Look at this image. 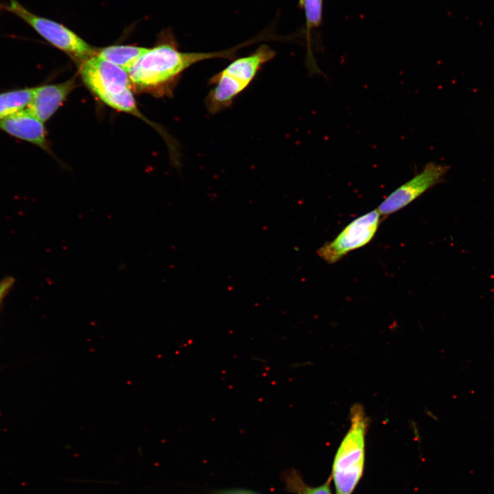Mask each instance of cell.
<instances>
[{"label":"cell","instance_id":"6da1fadb","mask_svg":"<svg viewBox=\"0 0 494 494\" xmlns=\"http://www.w3.org/2000/svg\"><path fill=\"white\" fill-rule=\"evenodd\" d=\"M243 43L229 49L214 52H183L173 41L148 49L127 71L131 82L140 89L170 86L192 65L208 59H233Z\"/></svg>","mask_w":494,"mask_h":494},{"label":"cell","instance_id":"7a4b0ae2","mask_svg":"<svg viewBox=\"0 0 494 494\" xmlns=\"http://www.w3.org/2000/svg\"><path fill=\"white\" fill-rule=\"evenodd\" d=\"M274 56L270 47L263 45L251 54L235 59L212 75L209 84L213 87L204 99L207 111L215 115L231 107L235 99L253 81L261 67Z\"/></svg>","mask_w":494,"mask_h":494},{"label":"cell","instance_id":"3957f363","mask_svg":"<svg viewBox=\"0 0 494 494\" xmlns=\"http://www.w3.org/2000/svg\"><path fill=\"white\" fill-rule=\"evenodd\" d=\"M80 71L86 86L106 104L143 118L137 108L126 71L96 54L80 64Z\"/></svg>","mask_w":494,"mask_h":494},{"label":"cell","instance_id":"277c9868","mask_svg":"<svg viewBox=\"0 0 494 494\" xmlns=\"http://www.w3.org/2000/svg\"><path fill=\"white\" fill-rule=\"evenodd\" d=\"M366 421L360 406L351 410V425L334 457L331 474L336 493L352 494L360 481L365 464Z\"/></svg>","mask_w":494,"mask_h":494},{"label":"cell","instance_id":"5b68a950","mask_svg":"<svg viewBox=\"0 0 494 494\" xmlns=\"http://www.w3.org/2000/svg\"><path fill=\"white\" fill-rule=\"evenodd\" d=\"M0 10L18 16L49 44L63 51L80 65L97 54V49L67 27L32 12L16 0H9L5 3L0 2Z\"/></svg>","mask_w":494,"mask_h":494},{"label":"cell","instance_id":"8992f818","mask_svg":"<svg viewBox=\"0 0 494 494\" xmlns=\"http://www.w3.org/2000/svg\"><path fill=\"white\" fill-rule=\"evenodd\" d=\"M381 217L377 209L355 218L333 240L327 242L318 250V256L331 264L350 251L366 245L377 232Z\"/></svg>","mask_w":494,"mask_h":494},{"label":"cell","instance_id":"52a82bcc","mask_svg":"<svg viewBox=\"0 0 494 494\" xmlns=\"http://www.w3.org/2000/svg\"><path fill=\"white\" fill-rule=\"evenodd\" d=\"M449 168L446 164L428 163L422 171L386 197L377 208L379 213L384 217L403 209L426 191L443 181Z\"/></svg>","mask_w":494,"mask_h":494},{"label":"cell","instance_id":"ba28073f","mask_svg":"<svg viewBox=\"0 0 494 494\" xmlns=\"http://www.w3.org/2000/svg\"><path fill=\"white\" fill-rule=\"evenodd\" d=\"M43 123L26 108L0 119V130L49 152Z\"/></svg>","mask_w":494,"mask_h":494},{"label":"cell","instance_id":"9c48e42d","mask_svg":"<svg viewBox=\"0 0 494 494\" xmlns=\"http://www.w3.org/2000/svg\"><path fill=\"white\" fill-rule=\"evenodd\" d=\"M75 87V78L54 84L35 87L33 99L27 108L43 122L47 121Z\"/></svg>","mask_w":494,"mask_h":494},{"label":"cell","instance_id":"30bf717a","mask_svg":"<svg viewBox=\"0 0 494 494\" xmlns=\"http://www.w3.org/2000/svg\"><path fill=\"white\" fill-rule=\"evenodd\" d=\"M147 49L134 45H110L97 49V55L128 71Z\"/></svg>","mask_w":494,"mask_h":494},{"label":"cell","instance_id":"8fae6325","mask_svg":"<svg viewBox=\"0 0 494 494\" xmlns=\"http://www.w3.org/2000/svg\"><path fill=\"white\" fill-rule=\"evenodd\" d=\"M34 88H25L0 93V119L26 108L34 95Z\"/></svg>","mask_w":494,"mask_h":494},{"label":"cell","instance_id":"7c38bea8","mask_svg":"<svg viewBox=\"0 0 494 494\" xmlns=\"http://www.w3.org/2000/svg\"><path fill=\"white\" fill-rule=\"evenodd\" d=\"M283 479L285 489L294 494H332L330 476L323 484L317 486H311L307 484L300 474L294 469L285 472Z\"/></svg>","mask_w":494,"mask_h":494},{"label":"cell","instance_id":"4fadbf2b","mask_svg":"<svg viewBox=\"0 0 494 494\" xmlns=\"http://www.w3.org/2000/svg\"><path fill=\"white\" fill-rule=\"evenodd\" d=\"M307 23L309 26H317L321 19L322 0H302Z\"/></svg>","mask_w":494,"mask_h":494},{"label":"cell","instance_id":"5bb4252c","mask_svg":"<svg viewBox=\"0 0 494 494\" xmlns=\"http://www.w3.org/2000/svg\"><path fill=\"white\" fill-rule=\"evenodd\" d=\"M213 494H259L250 490L233 489H224L215 491Z\"/></svg>","mask_w":494,"mask_h":494},{"label":"cell","instance_id":"9a60e30c","mask_svg":"<svg viewBox=\"0 0 494 494\" xmlns=\"http://www.w3.org/2000/svg\"><path fill=\"white\" fill-rule=\"evenodd\" d=\"M14 283V279L8 277L0 281V298H3L10 289Z\"/></svg>","mask_w":494,"mask_h":494},{"label":"cell","instance_id":"2e32d148","mask_svg":"<svg viewBox=\"0 0 494 494\" xmlns=\"http://www.w3.org/2000/svg\"><path fill=\"white\" fill-rule=\"evenodd\" d=\"M2 298H0V301H1V300Z\"/></svg>","mask_w":494,"mask_h":494}]
</instances>
